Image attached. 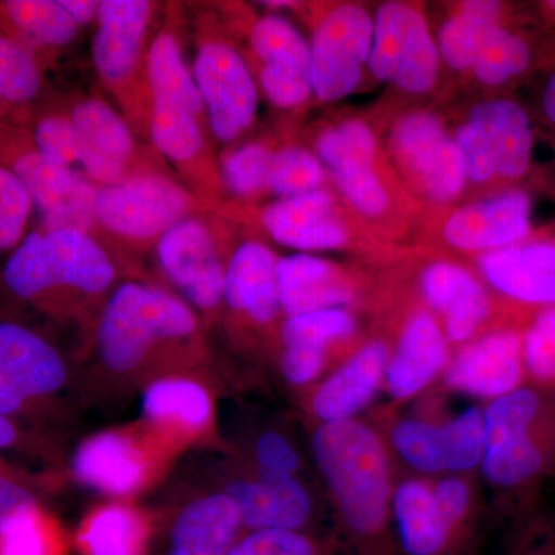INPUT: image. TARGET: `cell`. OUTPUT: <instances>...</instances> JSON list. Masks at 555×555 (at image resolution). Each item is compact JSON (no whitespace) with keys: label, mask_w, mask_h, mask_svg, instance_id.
<instances>
[{"label":"cell","mask_w":555,"mask_h":555,"mask_svg":"<svg viewBox=\"0 0 555 555\" xmlns=\"http://www.w3.org/2000/svg\"><path fill=\"white\" fill-rule=\"evenodd\" d=\"M449 247L478 257L535 238L534 201L521 188H507L455 207L441 224Z\"/></svg>","instance_id":"5bb4252c"},{"label":"cell","mask_w":555,"mask_h":555,"mask_svg":"<svg viewBox=\"0 0 555 555\" xmlns=\"http://www.w3.org/2000/svg\"><path fill=\"white\" fill-rule=\"evenodd\" d=\"M315 153L341 198L358 217L386 218L392 192L383 171L374 130L361 119H345L318 134Z\"/></svg>","instance_id":"9c48e42d"},{"label":"cell","mask_w":555,"mask_h":555,"mask_svg":"<svg viewBox=\"0 0 555 555\" xmlns=\"http://www.w3.org/2000/svg\"><path fill=\"white\" fill-rule=\"evenodd\" d=\"M270 238L298 254L341 250L350 246V229L337 198L327 189L278 199L262 214Z\"/></svg>","instance_id":"ffe728a7"},{"label":"cell","mask_w":555,"mask_h":555,"mask_svg":"<svg viewBox=\"0 0 555 555\" xmlns=\"http://www.w3.org/2000/svg\"><path fill=\"white\" fill-rule=\"evenodd\" d=\"M150 133L156 149L177 163L195 158L203 145L196 115L167 102H153Z\"/></svg>","instance_id":"f35d334b"},{"label":"cell","mask_w":555,"mask_h":555,"mask_svg":"<svg viewBox=\"0 0 555 555\" xmlns=\"http://www.w3.org/2000/svg\"><path fill=\"white\" fill-rule=\"evenodd\" d=\"M276 264L275 254L264 244L258 241L241 244L225 266L222 301L232 312L258 326L272 323L281 310Z\"/></svg>","instance_id":"cb8c5ba5"},{"label":"cell","mask_w":555,"mask_h":555,"mask_svg":"<svg viewBox=\"0 0 555 555\" xmlns=\"http://www.w3.org/2000/svg\"><path fill=\"white\" fill-rule=\"evenodd\" d=\"M142 425L171 452L203 440L214 427V398L206 386L185 375L150 379L141 396Z\"/></svg>","instance_id":"2e32d148"},{"label":"cell","mask_w":555,"mask_h":555,"mask_svg":"<svg viewBox=\"0 0 555 555\" xmlns=\"http://www.w3.org/2000/svg\"><path fill=\"white\" fill-rule=\"evenodd\" d=\"M61 526L40 506H22L0 521V555H64Z\"/></svg>","instance_id":"836d02e7"},{"label":"cell","mask_w":555,"mask_h":555,"mask_svg":"<svg viewBox=\"0 0 555 555\" xmlns=\"http://www.w3.org/2000/svg\"><path fill=\"white\" fill-rule=\"evenodd\" d=\"M149 529L147 516L138 507L105 503L83 518L76 543L82 555H144Z\"/></svg>","instance_id":"4dcf8cb0"},{"label":"cell","mask_w":555,"mask_h":555,"mask_svg":"<svg viewBox=\"0 0 555 555\" xmlns=\"http://www.w3.org/2000/svg\"><path fill=\"white\" fill-rule=\"evenodd\" d=\"M255 465L261 480H294L299 469V455L286 437L269 430L261 434L255 444Z\"/></svg>","instance_id":"c3c4849f"},{"label":"cell","mask_w":555,"mask_h":555,"mask_svg":"<svg viewBox=\"0 0 555 555\" xmlns=\"http://www.w3.org/2000/svg\"><path fill=\"white\" fill-rule=\"evenodd\" d=\"M115 280L107 251L82 230L60 229L30 233L3 268L11 294L30 302H46L61 292L98 295Z\"/></svg>","instance_id":"277c9868"},{"label":"cell","mask_w":555,"mask_h":555,"mask_svg":"<svg viewBox=\"0 0 555 555\" xmlns=\"http://www.w3.org/2000/svg\"><path fill=\"white\" fill-rule=\"evenodd\" d=\"M147 80L153 102L179 105L193 115L203 109L198 87L182 61L177 39L170 33H163L150 46Z\"/></svg>","instance_id":"1f68e13d"},{"label":"cell","mask_w":555,"mask_h":555,"mask_svg":"<svg viewBox=\"0 0 555 555\" xmlns=\"http://www.w3.org/2000/svg\"><path fill=\"white\" fill-rule=\"evenodd\" d=\"M547 555H555V554H547Z\"/></svg>","instance_id":"6f0895ef"},{"label":"cell","mask_w":555,"mask_h":555,"mask_svg":"<svg viewBox=\"0 0 555 555\" xmlns=\"http://www.w3.org/2000/svg\"><path fill=\"white\" fill-rule=\"evenodd\" d=\"M481 470L495 488L516 491L545 476L555 462V409L521 386L483 408Z\"/></svg>","instance_id":"3957f363"},{"label":"cell","mask_w":555,"mask_h":555,"mask_svg":"<svg viewBox=\"0 0 555 555\" xmlns=\"http://www.w3.org/2000/svg\"><path fill=\"white\" fill-rule=\"evenodd\" d=\"M198 331L195 312L169 292L141 283L116 288L96 332L101 363L122 378L156 371L163 353L185 345Z\"/></svg>","instance_id":"7a4b0ae2"},{"label":"cell","mask_w":555,"mask_h":555,"mask_svg":"<svg viewBox=\"0 0 555 555\" xmlns=\"http://www.w3.org/2000/svg\"><path fill=\"white\" fill-rule=\"evenodd\" d=\"M156 254L160 269L193 306L218 308L224 295L225 266L203 222L179 221L160 236Z\"/></svg>","instance_id":"e0dca14e"},{"label":"cell","mask_w":555,"mask_h":555,"mask_svg":"<svg viewBox=\"0 0 555 555\" xmlns=\"http://www.w3.org/2000/svg\"><path fill=\"white\" fill-rule=\"evenodd\" d=\"M454 138L465 158L467 181L473 184H509L531 169L534 129L524 105L511 98L477 102Z\"/></svg>","instance_id":"5b68a950"},{"label":"cell","mask_w":555,"mask_h":555,"mask_svg":"<svg viewBox=\"0 0 555 555\" xmlns=\"http://www.w3.org/2000/svg\"><path fill=\"white\" fill-rule=\"evenodd\" d=\"M542 107L546 119L555 127V72L547 79L543 90Z\"/></svg>","instance_id":"11a10c76"},{"label":"cell","mask_w":555,"mask_h":555,"mask_svg":"<svg viewBox=\"0 0 555 555\" xmlns=\"http://www.w3.org/2000/svg\"><path fill=\"white\" fill-rule=\"evenodd\" d=\"M171 451L141 425L94 434L76 448L72 473L101 494L127 499L159 476Z\"/></svg>","instance_id":"30bf717a"},{"label":"cell","mask_w":555,"mask_h":555,"mask_svg":"<svg viewBox=\"0 0 555 555\" xmlns=\"http://www.w3.org/2000/svg\"><path fill=\"white\" fill-rule=\"evenodd\" d=\"M390 513L409 555L441 554L454 534L434 499L433 483L423 478H408L393 488Z\"/></svg>","instance_id":"f1b7e54d"},{"label":"cell","mask_w":555,"mask_h":555,"mask_svg":"<svg viewBox=\"0 0 555 555\" xmlns=\"http://www.w3.org/2000/svg\"><path fill=\"white\" fill-rule=\"evenodd\" d=\"M69 119L82 138L80 166L87 175L104 185L120 181L133 150V138L118 113L105 102L87 100L76 105Z\"/></svg>","instance_id":"484cf974"},{"label":"cell","mask_w":555,"mask_h":555,"mask_svg":"<svg viewBox=\"0 0 555 555\" xmlns=\"http://www.w3.org/2000/svg\"><path fill=\"white\" fill-rule=\"evenodd\" d=\"M224 492L238 507L241 524L250 531H298L312 516V499L297 478L286 481L246 478L232 481Z\"/></svg>","instance_id":"4316f807"},{"label":"cell","mask_w":555,"mask_h":555,"mask_svg":"<svg viewBox=\"0 0 555 555\" xmlns=\"http://www.w3.org/2000/svg\"><path fill=\"white\" fill-rule=\"evenodd\" d=\"M36 152L50 163L62 167H72L82 163L83 142L72 119H43L35 130Z\"/></svg>","instance_id":"bcb514c9"},{"label":"cell","mask_w":555,"mask_h":555,"mask_svg":"<svg viewBox=\"0 0 555 555\" xmlns=\"http://www.w3.org/2000/svg\"><path fill=\"white\" fill-rule=\"evenodd\" d=\"M31 206L20 178L13 170L0 167V251L20 246Z\"/></svg>","instance_id":"f6af8a7d"},{"label":"cell","mask_w":555,"mask_h":555,"mask_svg":"<svg viewBox=\"0 0 555 555\" xmlns=\"http://www.w3.org/2000/svg\"><path fill=\"white\" fill-rule=\"evenodd\" d=\"M434 499H436L441 514L451 528L462 524L470 505V488L466 480L456 476L440 478L433 483Z\"/></svg>","instance_id":"f907efd6"},{"label":"cell","mask_w":555,"mask_h":555,"mask_svg":"<svg viewBox=\"0 0 555 555\" xmlns=\"http://www.w3.org/2000/svg\"><path fill=\"white\" fill-rule=\"evenodd\" d=\"M229 555H320L308 535L288 529H261L241 537Z\"/></svg>","instance_id":"7dc6e473"},{"label":"cell","mask_w":555,"mask_h":555,"mask_svg":"<svg viewBox=\"0 0 555 555\" xmlns=\"http://www.w3.org/2000/svg\"><path fill=\"white\" fill-rule=\"evenodd\" d=\"M505 27V5L496 0L456 3L438 27L440 60L454 72H470L492 33Z\"/></svg>","instance_id":"f546056e"},{"label":"cell","mask_w":555,"mask_h":555,"mask_svg":"<svg viewBox=\"0 0 555 555\" xmlns=\"http://www.w3.org/2000/svg\"><path fill=\"white\" fill-rule=\"evenodd\" d=\"M326 366V352L313 347L283 346L280 371L288 385L305 387L320 378Z\"/></svg>","instance_id":"681fc988"},{"label":"cell","mask_w":555,"mask_h":555,"mask_svg":"<svg viewBox=\"0 0 555 555\" xmlns=\"http://www.w3.org/2000/svg\"><path fill=\"white\" fill-rule=\"evenodd\" d=\"M436 36L422 7L412 2H383L374 14L367 69L379 82L409 94H426L440 73Z\"/></svg>","instance_id":"ba28073f"},{"label":"cell","mask_w":555,"mask_h":555,"mask_svg":"<svg viewBox=\"0 0 555 555\" xmlns=\"http://www.w3.org/2000/svg\"><path fill=\"white\" fill-rule=\"evenodd\" d=\"M543 7H545V10L551 14V16L555 17V0H550V2L543 3Z\"/></svg>","instance_id":"9f6ffc18"},{"label":"cell","mask_w":555,"mask_h":555,"mask_svg":"<svg viewBox=\"0 0 555 555\" xmlns=\"http://www.w3.org/2000/svg\"><path fill=\"white\" fill-rule=\"evenodd\" d=\"M35 437L28 430L14 423L9 416L0 414V451H28L35 452Z\"/></svg>","instance_id":"f5cc1de1"},{"label":"cell","mask_w":555,"mask_h":555,"mask_svg":"<svg viewBox=\"0 0 555 555\" xmlns=\"http://www.w3.org/2000/svg\"><path fill=\"white\" fill-rule=\"evenodd\" d=\"M39 86V69L30 49L0 36V98L21 104L33 100Z\"/></svg>","instance_id":"ee69618b"},{"label":"cell","mask_w":555,"mask_h":555,"mask_svg":"<svg viewBox=\"0 0 555 555\" xmlns=\"http://www.w3.org/2000/svg\"><path fill=\"white\" fill-rule=\"evenodd\" d=\"M374 16L358 3H338L318 21L310 40L313 94L321 102L350 96L371 56Z\"/></svg>","instance_id":"8fae6325"},{"label":"cell","mask_w":555,"mask_h":555,"mask_svg":"<svg viewBox=\"0 0 555 555\" xmlns=\"http://www.w3.org/2000/svg\"><path fill=\"white\" fill-rule=\"evenodd\" d=\"M241 528L238 507L225 492L199 496L175 520L169 555H229Z\"/></svg>","instance_id":"83f0119b"},{"label":"cell","mask_w":555,"mask_h":555,"mask_svg":"<svg viewBox=\"0 0 555 555\" xmlns=\"http://www.w3.org/2000/svg\"><path fill=\"white\" fill-rule=\"evenodd\" d=\"M31 503H38V499L30 485L22 474L0 459V521Z\"/></svg>","instance_id":"816d5d0a"},{"label":"cell","mask_w":555,"mask_h":555,"mask_svg":"<svg viewBox=\"0 0 555 555\" xmlns=\"http://www.w3.org/2000/svg\"><path fill=\"white\" fill-rule=\"evenodd\" d=\"M521 337L524 327L502 326L470 339L449 361V389L491 401L525 386Z\"/></svg>","instance_id":"9a60e30c"},{"label":"cell","mask_w":555,"mask_h":555,"mask_svg":"<svg viewBox=\"0 0 555 555\" xmlns=\"http://www.w3.org/2000/svg\"><path fill=\"white\" fill-rule=\"evenodd\" d=\"M150 3L145 0H104L98 13L93 61L108 82H122L131 75L147 28Z\"/></svg>","instance_id":"d4e9b609"},{"label":"cell","mask_w":555,"mask_h":555,"mask_svg":"<svg viewBox=\"0 0 555 555\" xmlns=\"http://www.w3.org/2000/svg\"><path fill=\"white\" fill-rule=\"evenodd\" d=\"M193 79L215 137L230 142L254 122L258 89L246 61L221 40L204 43L193 64Z\"/></svg>","instance_id":"7c38bea8"},{"label":"cell","mask_w":555,"mask_h":555,"mask_svg":"<svg viewBox=\"0 0 555 555\" xmlns=\"http://www.w3.org/2000/svg\"><path fill=\"white\" fill-rule=\"evenodd\" d=\"M418 286L427 308L440 313L449 345L465 346L491 315L488 287L459 262H430L420 273Z\"/></svg>","instance_id":"d6986e66"},{"label":"cell","mask_w":555,"mask_h":555,"mask_svg":"<svg viewBox=\"0 0 555 555\" xmlns=\"http://www.w3.org/2000/svg\"><path fill=\"white\" fill-rule=\"evenodd\" d=\"M387 149L409 188L427 203L443 206L465 192L469 182L465 158L438 113L412 109L400 116Z\"/></svg>","instance_id":"8992f818"},{"label":"cell","mask_w":555,"mask_h":555,"mask_svg":"<svg viewBox=\"0 0 555 555\" xmlns=\"http://www.w3.org/2000/svg\"><path fill=\"white\" fill-rule=\"evenodd\" d=\"M449 364V343L433 312L418 309L404 321L387 361L385 386L397 401L411 400Z\"/></svg>","instance_id":"44dd1931"},{"label":"cell","mask_w":555,"mask_h":555,"mask_svg":"<svg viewBox=\"0 0 555 555\" xmlns=\"http://www.w3.org/2000/svg\"><path fill=\"white\" fill-rule=\"evenodd\" d=\"M61 3L78 25L89 24L96 20L100 13L101 2H94V0H61Z\"/></svg>","instance_id":"db71d44e"},{"label":"cell","mask_w":555,"mask_h":555,"mask_svg":"<svg viewBox=\"0 0 555 555\" xmlns=\"http://www.w3.org/2000/svg\"><path fill=\"white\" fill-rule=\"evenodd\" d=\"M14 175L38 207L47 230L75 229L87 232L96 221V199L100 189L78 171L57 166L30 152L21 156L13 167Z\"/></svg>","instance_id":"ac0fdd59"},{"label":"cell","mask_w":555,"mask_h":555,"mask_svg":"<svg viewBox=\"0 0 555 555\" xmlns=\"http://www.w3.org/2000/svg\"><path fill=\"white\" fill-rule=\"evenodd\" d=\"M389 356L385 339H369L324 378L310 397V411L320 425L356 418L385 385Z\"/></svg>","instance_id":"7402d4cb"},{"label":"cell","mask_w":555,"mask_h":555,"mask_svg":"<svg viewBox=\"0 0 555 555\" xmlns=\"http://www.w3.org/2000/svg\"><path fill=\"white\" fill-rule=\"evenodd\" d=\"M447 470L463 474L481 465L485 451L483 409L469 406L441 425Z\"/></svg>","instance_id":"60d3db41"},{"label":"cell","mask_w":555,"mask_h":555,"mask_svg":"<svg viewBox=\"0 0 555 555\" xmlns=\"http://www.w3.org/2000/svg\"><path fill=\"white\" fill-rule=\"evenodd\" d=\"M273 152L261 142H248L232 150L222 159V179L230 192L254 196L268 189Z\"/></svg>","instance_id":"7bdbcfd3"},{"label":"cell","mask_w":555,"mask_h":555,"mask_svg":"<svg viewBox=\"0 0 555 555\" xmlns=\"http://www.w3.org/2000/svg\"><path fill=\"white\" fill-rule=\"evenodd\" d=\"M312 455L347 529L358 537L379 534L393 486L389 452L378 434L357 418L321 423Z\"/></svg>","instance_id":"6da1fadb"},{"label":"cell","mask_w":555,"mask_h":555,"mask_svg":"<svg viewBox=\"0 0 555 555\" xmlns=\"http://www.w3.org/2000/svg\"><path fill=\"white\" fill-rule=\"evenodd\" d=\"M67 382L56 347L24 324L0 320V414L24 427L49 411Z\"/></svg>","instance_id":"52a82bcc"},{"label":"cell","mask_w":555,"mask_h":555,"mask_svg":"<svg viewBox=\"0 0 555 555\" xmlns=\"http://www.w3.org/2000/svg\"><path fill=\"white\" fill-rule=\"evenodd\" d=\"M327 173L312 150L288 145L273 152L268 190L280 199L323 189Z\"/></svg>","instance_id":"74e56055"},{"label":"cell","mask_w":555,"mask_h":555,"mask_svg":"<svg viewBox=\"0 0 555 555\" xmlns=\"http://www.w3.org/2000/svg\"><path fill=\"white\" fill-rule=\"evenodd\" d=\"M188 193L155 175L122 178L98 192L96 221L109 232L131 240L163 236L184 219Z\"/></svg>","instance_id":"4fadbf2b"},{"label":"cell","mask_w":555,"mask_h":555,"mask_svg":"<svg viewBox=\"0 0 555 555\" xmlns=\"http://www.w3.org/2000/svg\"><path fill=\"white\" fill-rule=\"evenodd\" d=\"M531 62L528 40L520 33L502 27L486 40L470 72L481 86L495 89L524 76Z\"/></svg>","instance_id":"e575fe53"},{"label":"cell","mask_w":555,"mask_h":555,"mask_svg":"<svg viewBox=\"0 0 555 555\" xmlns=\"http://www.w3.org/2000/svg\"><path fill=\"white\" fill-rule=\"evenodd\" d=\"M521 356L526 377L539 386H555V308L539 310L526 324Z\"/></svg>","instance_id":"b9f144b4"},{"label":"cell","mask_w":555,"mask_h":555,"mask_svg":"<svg viewBox=\"0 0 555 555\" xmlns=\"http://www.w3.org/2000/svg\"><path fill=\"white\" fill-rule=\"evenodd\" d=\"M278 298L287 317L317 310L349 308L356 292L345 270L331 259L313 254H294L278 258Z\"/></svg>","instance_id":"603a6c76"},{"label":"cell","mask_w":555,"mask_h":555,"mask_svg":"<svg viewBox=\"0 0 555 555\" xmlns=\"http://www.w3.org/2000/svg\"><path fill=\"white\" fill-rule=\"evenodd\" d=\"M250 47L264 72L310 73V42L286 17L268 14L255 22Z\"/></svg>","instance_id":"d6a6232c"},{"label":"cell","mask_w":555,"mask_h":555,"mask_svg":"<svg viewBox=\"0 0 555 555\" xmlns=\"http://www.w3.org/2000/svg\"><path fill=\"white\" fill-rule=\"evenodd\" d=\"M5 10L14 27L40 46H67L78 35L79 25L61 0H10Z\"/></svg>","instance_id":"d590c367"},{"label":"cell","mask_w":555,"mask_h":555,"mask_svg":"<svg viewBox=\"0 0 555 555\" xmlns=\"http://www.w3.org/2000/svg\"><path fill=\"white\" fill-rule=\"evenodd\" d=\"M358 328L349 309H326L302 315L287 317L281 328L283 346H306L324 350L335 343L352 337Z\"/></svg>","instance_id":"ab89813d"},{"label":"cell","mask_w":555,"mask_h":555,"mask_svg":"<svg viewBox=\"0 0 555 555\" xmlns=\"http://www.w3.org/2000/svg\"><path fill=\"white\" fill-rule=\"evenodd\" d=\"M390 443L397 455L423 476L447 470L441 426L418 418L401 420L392 427Z\"/></svg>","instance_id":"8d00e7d4"}]
</instances>
